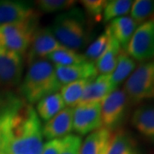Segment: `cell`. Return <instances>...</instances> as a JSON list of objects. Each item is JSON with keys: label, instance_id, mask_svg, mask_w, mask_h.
Wrapping results in <instances>:
<instances>
[{"label": "cell", "instance_id": "6da1fadb", "mask_svg": "<svg viewBox=\"0 0 154 154\" xmlns=\"http://www.w3.org/2000/svg\"><path fill=\"white\" fill-rule=\"evenodd\" d=\"M43 139L41 120L33 105L25 102L14 117L5 154H41Z\"/></svg>", "mask_w": 154, "mask_h": 154}, {"label": "cell", "instance_id": "7a4b0ae2", "mask_svg": "<svg viewBox=\"0 0 154 154\" xmlns=\"http://www.w3.org/2000/svg\"><path fill=\"white\" fill-rule=\"evenodd\" d=\"M61 88L55 66L50 61L43 58L30 63L21 83L20 93L28 104L33 105L45 97L57 93Z\"/></svg>", "mask_w": 154, "mask_h": 154}, {"label": "cell", "instance_id": "3957f363", "mask_svg": "<svg viewBox=\"0 0 154 154\" xmlns=\"http://www.w3.org/2000/svg\"><path fill=\"white\" fill-rule=\"evenodd\" d=\"M49 28L57 40L67 49L77 51L87 42L86 19L80 9L72 8L60 14Z\"/></svg>", "mask_w": 154, "mask_h": 154}, {"label": "cell", "instance_id": "277c9868", "mask_svg": "<svg viewBox=\"0 0 154 154\" xmlns=\"http://www.w3.org/2000/svg\"><path fill=\"white\" fill-rule=\"evenodd\" d=\"M37 19L34 17L25 22L0 27V50L25 53L30 47L33 33L37 30Z\"/></svg>", "mask_w": 154, "mask_h": 154}, {"label": "cell", "instance_id": "5b68a950", "mask_svg": "<svg viewBox=\"0 0 154 154\" xmlns=\"http://www.w3.org/2000/svg\"><path fill=\"white\" fill-rule=\"evenodd\" d=\"M123 90L133 105L154 100V60L138 67L128 78Z\"/></svg>", "mask_w": 154, "mask_h": 154}, {"label": "cell", "instance_id": "8992f818", "mask_svg": "<svg viewBox=\"0 0 154 154\" xmlns=\"http://www.w3.org/2000/svg\"><path fill=\"white\" fill-rule=\"evenodd\" d=\"M130 102L123 89H116L101 102L102 126L111 132L117 130L125 121Z\"/></svg>", "mask_w": 154, "mask_h": 154}, {"label": "cell", "instance_id": "52a82bcc", "mask_svg": "<svg viewBox=\"0 0 154 154\" xmlns=\"http://www.w3.org/2000/svg\"><path fill=\"white\" fill-rule=\"evenodd\" d=\"M125 51L134 61L146 63L153 59L154 19L138 26Z\"/></svg>", "mask_w": 154, "mask_h": 154}, {"label": "cell", "instance_id": "ba28073f", "mask_svg": "<svg viewBox=\"0 0 154 154\" xmlns=\"http://www.w3.org/2000/svg\"><path fill=\"white\" fill-rule=\"evenodd\" d=\"M25 102L22 98L10 91L0 94V154H5L14 117Z\"/></svg>", "mask_w": 154, "mask_h": 154}, {"label": "cell", "instance_id": "9c48e42d", "mask_svg": "<svg viewBox=\"0 0 154 154\" xmlns=\"http://www.w3.org/2000/svg\"><path fill=\"white\" fill-rule=\"evenodd\" d=\"M101 102L76 105L73 112V130L79 135H87L102 128Z\"/></svg>", "mask_w": 154, "mask_h": 154}, {"label": "cell", "instance_id": "30bf717a", "mask_svg": "<svg viewBox=\"0 0 154 154\" xmlns=\"http://www.w3.org/2000/svg\"><path fill=\"white\" fill-rule=\"evenodd\" d=\"M23 60L22 55L0 50V86L13 88L22 82Z\"/></svg>", "mask_w": 154, "mask_h": 154}, {"label": "cell", "instance_id": "8fae6325", "mask_svg": "<svg viewBox=\"0 0 154 154\" xmlns=\"http://www.w3.org/2000/svg\"><path fill=\"white\" fill-rule=\"evenodd\" d=\"M28 53L29 63L46 58L47 56L59 50L65 49L57 40L50 28L37 29L33 33Z\"/></svg>", "mask_w": 154, "mask_h": 154}, {"label": "cell", "instance_id": "7c38bea8", "mask_svg": "<svg viewBox=\"0 0 154 154\" xmlns=\"http://www.w3.org/2000/svg\"><path fill=\"white\" fill-rule=\"evenodd\" d=\"M38 17L31 4L24 1L0 0V27Z\"/></svg>", "mask_w": 154, "mask_h": 154}, {"label": "cell", "instance_id": "4fadbf2b", "mask_svg": "<svg viewBox=\"0 0 154 154\" xmlns=\"http://www.w3.org/2000/svg\"><path fill=\"white\" fill-rule=\"evenodd\" d=\"M74 108L65 107L43 126V136L47 140L63 139L73 131Z\"/></svg>", "mask_w": 154, "mask_h": 154}, {"label": "cell", "instance_id": "5bb4252c", "mask_svg": "<svg viewBox=\"0 0 154 154\" xmlns=\"http://www.w3.org/2000/svg\"><path fill=\"white\" fill-rule=\"evenodd\" d=\"M55 69L61 87L81 80H92L99 74L95 63L88 61L70 66H55Z\"/></svg>", "mask_w": 154, "mask_h": 154}, {"label": "cell", "instance_id": "9a60e30c", "mask_svg": "<svg viewBox=\"0 0 154 154\" xmlns=\"http://www.w3.org/2000/svg\"><path fill=\"white\" fill-rule=\"evenodd\" d=\"M116 90L110 81V75H100L88 83L83 92L79 105L102 102L110 94Z\"/></svg>", "mask_w": 154, "mask_h": 154}, {"label": "cell", "instance_id": "2e32d148", "mask_svg": "<svg viewBox=\"0 0 154 154\" xmlns=\"http://www.w3.org/2000/svg\"><path fill=\"white\" fill-rule=\"evenodd\" d=\"M131 123L140 135L154 144L153 105H144L138 107L133 113Z\"/></svg>", "mask_w": 154, "mask_h": 154}, {"label": "cell", "instance_id": "e0dca14e", "mask_svg": "<svg viewBox=\"0 0 154 154\" xmlns=\"http://www.w3.org/2000/svg\"><path fill=\"white\" fill-rule=\"evenodd\" d=\"M138 24L129 17H122L110 21L106 29L119 43L122 50L126 51L128 45L136 30Z\"/></svg>", "mask_w": 154, "mask_h": 154}, {"label": "cell", "instance_id": "ac0fdd59", "mask_svg": "<svg viewBox=\"0 0 154 154\" xmlns=\"http://www.w3.org/2000/svg\"><path fill=\"white\" fill-rule=\"evenodd\" d=\"M113 133L104 127L89 134L82 143L80 154H105Z\"/></svg>", "mask_w": 154, "mask_h": 154}, {"label": "cell", "instance_id": "d6986e66", "mask_svg": "<svg viewBox=\"0 0 154 154\" xmlns=\"http://www.w3.org/2000/svg\"><path fill=\"white\" fill-rule=\"evenodd\" d=\"M105 154H143L137 140L125 130L113 134L110 146Z\"/></svg>", "mask_w": 154, "mask_h": 154}, {"label": "cell", "instance_id": "ffe728a7", "mask_svg": "<svg viewBox=\"0 0 154 154\" xmlns=\"http://www.w3.org/2000/svg\"><path fill=\"white\" fill-rule=\"evenodd\" d=\"M66 107L60 93L48 95L37 103L36 112L40 120L48 122Z\"/></svg>", "mask_w": 154, "mask_h": 154}, {"label": "cell", "instance_id": "44dd1931", "mask_svg": "<svg viewBox=\"0 0 154 154\" xmlns=\"http://www.w3.org/2000/svg\"><path fill=\"white\" fill-rule=\"evenodd\" d=\"M122 48L119 43L110 34V41L107 49L104 52V54L95 63V67L97 69L98 73L101 75L111 74L116 65L118 56L120 54Z\"/></svg>", "mask_w": 154, "mask_h": 154}, {"label": "cell", "instance_id": "7402d4cb", "mask_svg": "<svg viewBox=\"0 0 154 154\" xmlns=\"http://www.w3.org/2000/svg\"><path fill=\"white\" fill-rule=\"evenodd\" d=\"M135 65V61L131 57H129L125 51L122 50L118 56L115 69L112 73L110 74V81L116 89L127 78L130 76V75L134 72Z\"/></svg>", "mask_w": 154, "mask_h": 154}, {"label": "cell", "instance_id": "603a6c76", "mask_svg": "<svg viewBox=\"0 0 154 154\" xmlns=\"http://www.w3.org/2000/svg\"><path fill=\"white\" fill-rule=\"evenodd\" d=\"M92 80H81L63 86L60 89V94L65 105L75 108L79 105L85 88Z\"/></svg>", "mask_w": 154, "mask_h": 154}, {"label": "cell", "instance_id": "cb8c5ba5", "mask_svg": "<svg viewBox=\"0 0 154 154\" xmlns=\"http://www.w3.org/2000/svg\"><path fill=\"white\" fill-rule=\"evenodd\" d=\"M45 59L50 61L54 66H70L87 61L84 54L78 53L76 51L67 48L57 51L47 56Z\"/></svg>", "mask_w": 154, "mask_h": 154}, {"label": "cell", "instance_id": "d4e9b609", "mask_svg": "<svg viewBox=\"0 0 154 154\" xmlns=\"http://www.w3.org/2000/svg\"><path fill=\"white\" fill-rule=\"evenodd\" d=\"M134 1L131 0H110L107 1L103 12L104 22H109L118 17H124L128 14L133 5Z\"/></svg>", "mask_w": 154, "mask_h": 154}, {"label": "cell", "instance_id": "484cf974", "mask_svg": "<svg viewBox=\"0 0 154 154\" xmlns=\"http://www.w3.org/2000/svg\"><path fill=\"white\" fill-rule=\"evenodd\" d=\"M131 18L138 25L146 22L149 17L154 15L153 0H136L134 1L130 10Z\"/></svg>", "mask_w": 154, "mask_h": 154}, {"label": "cell", "instance_id": "4316f807", "mask_svg": "<svg viewBox=\"0 0 154 154\" xmlns=\"http://www.w3.org/2000/svg\"><path fill=\"white\" fill-rule=\"evenodd\" d=\"M110 34L105 30V33L100 34L92 44L88 46L85 52V58L88 62L95 63L101 56L104 54L109 45Z\"/></svg>", "mask_w": 154, "mask_h": 154}, {"label": "cell", "instance_id": "83f0119b", "mask_svg": "<svg viewBox=\"0 0 154 154\" xmlns=\"http://www.w3.org/2000/svg\"><path fill=\"white\" fill-rule=\"evenodd\" d=\"M73 0H39L36 1L38 11L43 13H55L58 11H68L75 5Z\"/></svg>", "mask_w": 154, "mask_h": 154}, {"label": "cell", "instance_id": "f1b7e54d", "mask_svg": "<svg viewBox=\"0 0 154 154\" xmlns=\"http://www.w3.org/2000/svg\"><path fill=\"white\" fill-rule=\"evenodd\" d=\"M83 6L84 10L90 17H94L96 20L103 16L107 1L104 0H84L80 2Z\"/></svg>", "mask_w": 154, "mask_h": 154}, {"label": "cell", "instance_id": "f546056e", "mask_svg": "<svg viewBox=\"0 0 154 154\" xmlns=\"http://www.w3.org/2000/svg\"><path fill=\"white\" fill-rule=\"evenodd\" d=\"M64 139V146L61 154H80L82 140L76 134H69Z\"/></svg>", "mask_w": 154, "mask_h": 154}, {"label": "cell", "instance_id": "4dcf8cb0", "mask_svg": "<svg viewBox=\"0 0 154 154\" xmlns=\"http://www.w3.org/2000/svg\"><path fill=\"white\" fill-rule=\"evenodd\" d=\"M64 146V139H55L44 144L41 154H61Z\"/></svg>", "mask_w": 154, "mask_h": 154}]
</instances>
